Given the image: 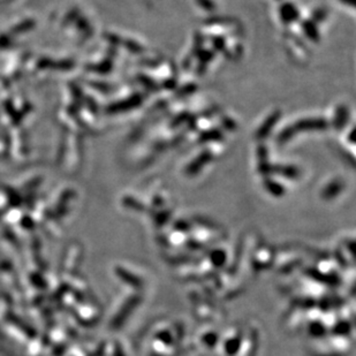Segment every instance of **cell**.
<instances>
[{"mask_svg": "<svg viewBox=\"0 0 356 356\" xmlns=\"http://www.w3.org/2000/svg\"><path fill=\"white\" fill-rule=\"evenodd\" d=\"M324 126H325V123L323 121H317V120H311V121H308V120H306V121L299 122V125H298V127L301 128V130H307V131L321 130V127H324Z\"/></svg>", "mask_w": 356, "mask_h": 356, "instance_id": "6da1fadb", "label": "cell"}, {"mask_svg": "<svg viewBox=\"0 0 356 356\" xmlns=\"http://www.w3.org/2000/svg\"><path fill=\"white\" fill-rule=\"evenodd\" d=\"M284 12H287V14L284 15V18L289 19V21L295 20V18H297V15H298L297 10H295V8L290 5H286L284 7Z\"/></svg>", "mask_w": 356, "mask_h": 356, "instance_id": "7a4b0ae2", "label": "cell"}]
</instances>
